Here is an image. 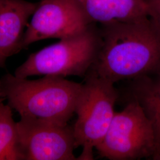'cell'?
<instances>
[{
    "label": "cell",
    "instance_id": "cell-1",
    "mask_svg": "<svg viewBox=\"0 0 160 160\" xmlns=\"http://www.w3.org/2000/svg\"><path fill=\"white\" fill-rule=\"evenodd\" d=\"M100 33L89 71L114 84L160 74V32L149 17L103 25Z\"/></svg>",
    "mask_w": 160,
    "mask_h": 160
},
{
    "label": "cell",
    "instance_id": "cell-2",
    "mask_svg": "<svg viewBox=\"0 0 160 160\" xmlns=\"http://www.w3.org/2000/svg\"><path fill=\"white\" fill-rule=\"evenodd\" d=\"M82 84L64 77L45 75L30 80L7 74L0 78V98L18 112L61 125L75 113Z\"/></svg>",
    "mask_w": 160,
    "mask_h": 160
},
{
    "label": "cell",
    "instance_id": "cell-3",
    "mask_svg": "<svg viewBox=\"0 0 160 160\" xmlns=\"http://www.w3.org/2000/svg\"><path fill=\"white\" fill-rule=\"evenodd\" d=\"M100 44V32L92 24L80 34L32 53L16 69L14 75L22 78L42 75L86 77L97 57Z\"/></svg>",
    "mask_w": 160,
    "mask_h": 160
},
{
    "label": "cell",
    "instance_id": "cell-4",
    "mask_svg": "<svg viewBox=\"0 0 160 160\" xmlns=\"http://www.w3.org/2000/svg\"><path fill=\"white\" fill-rule=\"evenodd\" d=\"M77 103V119L73 126L75 148L82 151L77 160H93V149L103 141L114 117L118 94L114 83L91 71Z\"/></svg>",
    "mask_w": 160,
    "mask_h": 160
},
{
    "label": "cell",
    "instance_id": "cell-5",
    "mask_svg": "<svg viewBox=\"0 0 160 160\" xmlns=\"http://www.w3.org/2000/svg\"><path fill=\"white\" fill-rule=\"evenodd\" d=\"M96 149L100 157L109 160L153 158V129L135 100L132 98L122 111L115 112L105 137Z\"/></svg>",
    "mask_w": 160,
    "mask_h": 160
},
{
    "label": "cell",
    "instance_id": "cell-6",
    "mask_svg": "<svg viewBox=\"0 0 160 160\" xmlns=\"http://www.w3.org/2000/svg\"><path fill=\"white\" fill-rule=\"evenodd\" d=\"M17 127L22 160H77L73 129L68 125L22 116Z\"/></svg>",
    "mask_w": 160,
    "mask_h": 160
},
{
    "label": "cell",
    "instance_id": "cell-7",
    "mask_svg": "<svg viewBox=\"0 0 160 160\" xmlns=\"http://www.w3.org/2000/svg\"><path fill=\"white\" fill-rule=\"evenodd\" d=\"M92 24L77 0H41L25 31L23 48L39 40L74 36Z\"/></svg>",
    "mask_w": 160,
    "mask_h": 160
},
{
    "label": "cell",
    "instance_id": "cell-8",
    "mask_svg": "<svg viewBox=\"0 0 160 160\" xmlns=\"http://www.w3.org/2000/svg\"><path fill=\"white\" fill-rule=\"evenodd\" d=\"M38 6L25 0H0V68L23 49L24 29Z\"/></svg>",
    "mask_w": 160,
    "mask_h": 160
},
{
    "label": "cell",
    "instance_id": "cell-9",
    "mask_svg": "<svg viewBox=\"0 0 160 160\" xmlns=\"http://www.w3.org/2000/svg\"><path fill=\"white\" fill-rule=\"evenodd\" d=\"M92 23L102 25L148 16L147 0H77Z\"/></svg>",
    "mask_w": 160,
    "mask_h": 160
},
{
    "label": "cell",
    "instance_id": "cell-10",
    "mask_svg": "<svg viewBox=\"0 0 160 160\" xmlns=\"http://www.w3.org/2000/svg\"><path fill=\"white\" fill-rule=\"evenodd\" d=\"M132 98L140 104L154 133V160H160V74L132 80Z\"/></svg>",
    "mask_w": 160,
    "mask_h": 160
},
{
    "label": "cell",
    "instance_id": "cell-11",
    "mask_svg": "<svg viewBox=\"0 0 160 160\" xmlns=\"http://www.w3.org/2000/svg\"><path fill=\"white\" fill-rule=\"evenodd\" d=\"M0 100V160H22L18 143L17 122L12 108Z\"/></svg>",
    "mask_w": 160,
    "mask_h": 160
},
{
    "label": "cell",
    "instance_id": "cell-12",
    "mask_svg": "<svg viewBox=\"0 0 160 160\" xmlns=\"http://www.w3.org/2000/svg\"><path fill=\"white\" fill-rule=\"evenodd\" d=\"M147 1L149 18L160 32V0H147Z\"/></svg>",
    "mask_w": 160,
    "mask_h": 160
},
{
    "label": "cell",
    "instance_id": "cell-13",
    "mask_svg": "<svg viewBox=\"0 0 160 160\" xmlns=\"http://www.w3.org/2000/svg\"><path fill=\"white\" fill-rule=\"evenodd\" d=\"M2 98H0V100H1Z\"/></svg>",
    "mask_w": 160,
    "mask_h": 160
}]
</instances>
